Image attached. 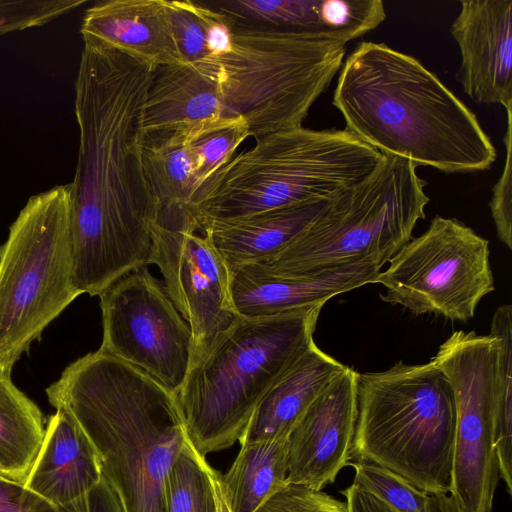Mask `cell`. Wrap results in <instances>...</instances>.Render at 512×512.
<instances>
[{
	"label": "cell",
	"instance_id": "cell-1",
	"mask_svg": "<svg viewBox=\"0 0 512 512\" xmlns=\"http://www.w3.org/2000/svg\"><path fill=\"white\" fill-rule=\"evenodd\" d=\"M154 69L84 43L75 80L79 149L69 183L74 284L100 295L153 264L158 205L143 163V112Z\"/></svg>",
	"mask_w": 512,
	"mask_h": 512
},
{
	"label": "cell",
	"instance_id": "cell-2",
	"mask_svg": "<svg viewBox=\"0 0 512 512\" xmlns=\"http://www.w3.org/2000/svg\"><path fill=\"white\" fill-rule=\"evenodd\" d=\"M332 103L345 129L384 156L445 173L496 160L476 115L419 60L384 43L360 42L344 59Z\"/></svg>",
	"mask_w": 512,
	"mask_h": 512
},
{
	"label": "cell",
	"instance_id": "cell-3",
	"mask_svg": "<svg viewBox=\"0 0 512 512\" xmlns=\"http://www.w3.org/2000/svg\"><path fill=\"white\" fill-rule=\"evenodd\" d=\"M46 394L93 444L124 512H165L167 478L189 440L175 393L97 350L67 366Z\"/></svg>",
	"mask_w": 512,
	"mask_h": 512
},
{
	"label": "cell",
	"instance_id": "cell-4",
	"mask_svg": "<svg viewBox=\"0 0 512 512\" xmlns=\"http://www.w3.org/2000/svg\"><path fill=\"white\" fill-rule=\"evenodd\" d=\"M385 156L347 129L275 132L231 159L195 191L198 230L259 212L331 201L377 170Z\"/></svg>",
	"mask_w": 512,
	"mask_h": 512
},
{
	"label": "cell",
	"instance_id": "cell-5",
	"mask_svg": "<svg viewBox=\"0 0 512 512\" xmlns=\"http://www.w3.org/2000/svg\"><path fill=\"white\" fill-rule=\"evenodd\" d=\"M322 307L237 316L192 354L176 397L188 439L200 455L240 440L266 392L314 342Z\"/></svg>",
	"mask_w": 512,
	"mask_h": 512
},
{
	"label": "cell",
	"instance_id": "cell-6",
	"mask_svg": "<svg viewBox=\"0 0 512 512\" xmlns=\"http://www.w3.org/2000/svg\"><path fill=\"white\" fill-rule=\"evenodd\" d=\"M457 409L431 359L357 375L352 459L384 467L429 495L451 493Z\"/></svg>",
	"mask_w": 512,
	"mask_h": 512
},
{
	"label": "cell",
	"instance_id": "cell-7",
	"mask_svg": "<svg viewBox=\"0 0 512 512\" xmlns=\"http://www.w3.org/2000/svg\"><path fill=\"white\" fill-rule=\"evenodd\" d=\"M416 166L385 156L358 185L331 200L277 254L259 262L280 276H311L361 261L386 264L425 218L429 197Z\"/></svg>",
	"mask_w": 512,
	"mask_h": 512
},
{
	"label": "cell",
	"instance_id": "cell-8",
	"mask_svg": "<svg viewBox=\"0 0 512 512\" xmlns=\"http://www.w3.org/2000/svg\"><path fill=\"white\" fill-rule=\"evenodd\" d=\"M231 49L215 57L222 117H242L250 137L302 126L339 72L346 44L236 22Z\"/></svg>",
	"mask_w": 512,
	"mask_h": 512
},
{
	"label": "cell",
	"instance_id": "cell-9",
	"mask_svg": "<svg viewBox=\"0 0 512 512\" xmlns=\"http://www.w3.org/2000/svg\"><path fill=\"white\" fill-rule=\"evenodd\" d=\"M69 184L31 196L0 247V368L11 372L77 297Z\"/></svg>",
	"mask_w": 512,
	"mask_h": 512
},
{
	"label": "cell",
	"instance_id": "cell-10",
	"mask_svg": "<svg viewBox=\"0 0 512 512\" xmlns=\"http://www.w3.org/2000/svg\"><path fill=\"white\" fill-rule=\"evenodd\" d=\"M388 262L374 282L386 288L381 299L417 316L466 322L494 290L489 241L456 218L435 216Z\"/></svg>",
	"mask_w": 512,
	"mask_h": 512
},
{
	"label": "cell",
	"instance_id": "cell-11",
	"mask_svg": "<svg viewBox=\"0 0 512 512\" xmlns=\"http://www.w3.org/2000/svg\"><path fill=\"white\" fill-rule=\"evenodd\" d=\"M498 340L454 331L432 358L455 398L457 424L451 493L466 512H491L499 482L494 450Z\"/></svg>",
	"mask_w": 512,
	"mask_h": 512
},
{
	"label": "cell",
	"instance_id": "cell-12",
	"mask_svg": "<svg viewBox=\"0 0 512 512\" xmlns=\"http://www.w3.org/2000/svg\"><path fill=\"white\" fill-rule=\"evenodd\" d=\"M103 340L99 350L131 364L177 394L187 375L193 342L187 321L164 283L141 267L100 295Z\"/></svg>",
	"mask_w": 512,
	"mask_h": 512
},
{
	"label": "cell",
	"instance_id": "cell-13",
	"mask_svg": "<svg viewBox=\"0 0 512 512\" xmlns=\"http://www.w3.org/2000/svg\"><path fill=\"white\" fill-rule=\"evenodd\" d=\"M154 241L153 264L190 327L195 353L237 318L230 296V270L206 235L155 226Z\"/></svg>",
	"mask_w": 512,
	"mask_h": 512
},
{
	"label": "cell",
	"instance_id": "cell-14",
	"mask_svg": "<svg viewBox=\"0 0 512 512\" xmlns=\"http://www.w3.org/2000/svg\"><path fill=\"white\" fill-rule=\"evenodd\" d=\"M357 375L346 366L310 403L288 437L289 483L322 490L352 460Z\"/></svg>",
	"mask_w": 512,
	"mask_h": 512
},
{
	"label": "cell",
	"instance_id": "cell-15",
	"mask_svg": "<svg viewBox=\"0 0 512 512\" xmlns=\"http://www.w3.org/2000/svg\"><path fill=\"white\" fill-rule=\"evenodd\" d=\"M461 55L457 78L479 104L512 105V0H466L450 27Z\"/></svg>",
	"mask_w": 512,
	"mask_h": 512
},
{
	"label": "cell",
	"instance_id": "cell-16",
	"mask_svg": "<svg viewBox=\"0 0 512 512\" xmlns=\"http://www.w3.org/2000/svg\"><path fill=\"white\" fill-rule=\"evenodd\" d=\"M383 264L361 261L311 276H280L256 263L230 268V296L237 316L258 318L323 306L332 297L374 284Z\"/></svg>",
	"mask_w": 512,
	"mask_h": 512
},
{
	"label": "cell",
	"instance_id": "cell-17",
	"mask_svg": "<svg viewBox=\"0 0 512 512\" xmlns=\"http://www.w3.org/2000/svg\"><path fill=\"white\" fill-rule=\"evenodd\" d=\"M210 5L234 23H264L344 44L378 27L385 16L378 0H226Z\"/></svg>",
	"mask_w": 512,
	"mask_h": 512
},
{
	"label": "cell",
	"instance_id": "cell-18",
	"mask_svg": "<svg viewBox=\"0 0 512 512\" xmlns=\"http://www.w3.org/2000/svg\"><path fill=\"white\" fill-rule=\"evenodd\" d=\"M84 43L98 44L152 69L182 63L165 0H102L89 7L80 28Z\"/></svg>",
	"mask_w": 512,
	"mask_h": 512
},
{
	"label": "cell",
	"instance_id": "cell-19",
	"mask_svg": "<svg viewBox=\"0 0 512 512\" xmlns=\"http://www.w3.org/2000/svg\"><path fill=\"white\" fill-rule=\"evenodd\" d=\"M101 477L93 444L71 414L56 409L25 486L61 509L84 497Z\"/></svg>",
	"mask_w": 512,
	"mask_h": 512
},
{
	"label": "cell",
	"instance_id": "cell-20",
	"mask_svg": "<svg viewBox=\"0 0 512 512\" xmlns=\"http://www.w3.org/2000/svg\"><path fill=\"white\" fill-rule=\"evenodd\" d=\"M221 115L213 56L154 70L143 112L144 135L186 131Z\"/></svg>",
	"mask_w": 512,
	"mask_h": 512
},
{
	"label": "cell",
	"instance_id": "cell-21",
	"mask_svg": "<svg viewBox=\"0 0 512 512\" xmlns=\"http://www.w3.org/2000/svg\"><path fill=\"white\" fill-rule=\"evenodd\" d=\"M345 367L313 342L266 392L238 442L287 439L310 403Z\"/></svg>",
	"mask_w": 512,
	"mask_h": 512
},
{
	"label": "cell",
	"instance_id": "cell-22",
	"mask_svg": "<svg viewBox=\"0 0 512 512\" xmlns=\"http://www.w3.org/2000/svg\"><path fill=\"white\" fill-rule=\"evenodd\" d=\"M330 201L309 202L252 214L203 229L228 268L267 259L290 243Z\"/></svg>",
	"mask_w": 512,
	"mask_h": 512
},
{
	"label": "cell",
	"instance_id": "cell-23",
	"mask_svg": "<svg viewBox=\"0 0 512 512\" xmlns=\"http://www.w3.org/2000/svg\"><path fill=\"white\" fill-rule=\"evenodd\" d=\"M143 167L158 205L156 227L169 231L196 232L190 213L196 191L195 167L187 130L144 135Z\"/></svg>",
	"mask_w": 512,
	"mask_h": 512
},
{
	"label": "cell",
	"instance_id": "cell-24",
	"mask_svg": "<svg viewBox=\"0 0 512 512\" xmlns=\"http://www.w3.org/2000/svg\"><path fill=\"white\" fill-rule=\"evenodd\" d=\"M288 473V438L240 444L228 471L220 476L230 512H255L284 488Z\"/></svg>",
	"mask_w": 512,
	"mask_h": 512
},
{
	"label": "cell",
	"instance_id": "cell-25",
	"mask_svg": "<svg viewBox=\"0 0 512 512\" xmlns=\"http://www.w3.org/2000/svg\"><path fill=\"white\" fill-rule=\"evenodd\" d=\"M39 407L0 368V474L25 481L45 436Z\"/></svg>",
	"mask_w": 512,
	"mask_h": 512
},
{
	"label": "cell",
	"instance_id": "cell-26",
	"mask_svg": "<svg viewBox=\"0 0 512 512\" xmlns=\"http://www.w3.org/2000/svg\"><path fill=\"white\" fill-rule=\"evenodd\" d=\"M490 334L498 340L496 401L493 422L494 450L500 470L512 466V306H499L491 319Z\"/></svg>",
	"mask_w": 512,
	"mask_h": 512
},
{
	"label": "cell",
	"instance_id": "cell-27",
	"mask_svg": "<svg viewBox=\"0 0 512 512\" xmlns=\"http://www.w3.org/2000/svg\"><path fill=\"white\" fill-rule=\"evenodd\" d=\"M216 473L188 440L167 478L165 512H218Z\"/></svg>",
	"mask_w": 512,
	"mask_h": 512
},
{
	"label": "cell",
	"instance_id": "cell-28",
	"mask_svg": "<svg viewBox=\"0 0 512 512\" xmlns=\"http://www.w3.org/2000/svg\"><path fill=\"white\" fill-rule=\"evenodd\" d=\"M248 137V125L239 116L206 120L188 129L187 141L194 161L196 189L226 165Z\"/></svg>",
	"mask_w": 512,
	"mask_h": 512
},
{
	"label": "cell",
	"instance_id": "cell-29",
	"mask_svg": "<svg viewBox=\"0 0 512 512\" xmlns=\"http://www.w3.org/2000/svg\"><path fill=\"white\" fill-rule=\"evenodd\" d=\"M165 6L182 63H192L208 56V30L220 12L190 0H165Z\"/></svg>",
	"mask_w": 512,
	"mask_h": 512
},
{
	"label": "cell",
	"instance_id": "cell-30",
	"mask_svg": "<svg viewBox=\"0 0 512 512\" xmlns=\"http://www.w3.org/2000/svg\"><path fill=\"white\" fill-rule=\"evenodd\" d=\"M353 484L368 491L395 512H427L430 495L377 464L352 461Z\"/></svg>",
	"mask_w": 512,
	"mask_h": 512
},
{
	"label": "cell",
	"instance_id": "cell-31",
	"mask_svg": "<svg viewBox=\"0 0 512 512\" xmlns=\"http://www.w3.org/2000/svg\"><path fill=\"white\" fill-rule=\"evenodd\" d=\"M87 0H0V35L43 26Z\"/></svg>",
	"mask_w": 512,
	"mask_h": 512
},
{
	"label": "cell",
	"instance_id": "cell-32",
	"mask_svg": "<svg viewBox=\"0 0 512 512\" xmlns=\"http://www.w3.org/2000/svg\"><path fill=\"white\" fill-rule=\"evenodd\" d=\"M255 512H348L346 502L322 490L288 483Z\"/></svg>",
	"mask_w": 512,
	"mask_h": 512
},
{
	"label": "cell",
	"instance_id": "cell-33",
	"mask_svg": "<svg viewBox=\"0 0 512 512\" xmlns=\"http://www.w3.org/2000/svg\"><path fill=\"white\" fill-rule=\"evenodd\" d=\"M511 108L512 105L505 108L507 115V128L504 136V145L506 150L505 163L499 179L492 188V197L489 202L497 236L509 249H512Z\"/></svg>",
	"mask_w": 512,
	"mask_h": 512
},
{
	"label": "cell",
	"instance_id": "cell-34",
	"mask_svg": "<svg viewBox=\"0 0 512 512\" xmlns=\"http://www.w3.org/2000/svg\"><path fill=\"white\" fill-rule=\"evenodd\" d=\"M0 512H59L23 482L0 475Z\"/></svg>",
	"mask_w": 512,
	"mask_h": 512
},
{
	"label": "cell",
	"instance_id": "cell-35",
	"mask_svg": "<svg viewBox=\"0 0 512 512\" xmlns=\"http://www.w3.org/2000/svg\"><path fill=\"white\" fill-rule=\"evenodd\" d=\"M58 510L59 512H124L117 494L103 476L84 497Z\"/></svg>",
	"mask_w": 512,
	"mask_h": 512
},
{
	"label": "cell",
	"instance_id": "cell-36",
	"mask_svg": "<svg viewBox=\"0 0 512 512\" xmlns=\"http://www.w3.org/2000/svg\"><path fill=\"white\" fill-rule=\"evenodd\" d=\"M233 24L234 22L222 13L211 24L207 35L209 55L219 57L230 51L232 43L231 28Z\"/></svg>",
	"mask_w": 512,
	"mask_h": 512
},
{
	"label": "cell",
	"instance_id": "cell-37",
	"mask_svg": "<svg viewBox=\"0 0 512 512\" xmlns=\"http://www.w3.org/2000/svg\"><path fill=\"white\" fill-rule=\"evenodd\" d=\"M346 498L348 512H395L368 491L351 484L341 491Z\"/></svg>",
	"mask_w": 512,
	"mask_h": 512
},
{
	"label": "cell",
	"instance_id": "cell-38",
	"mask_svg": "<svg viewBox=\"0 0 512 512\" xmlns=\"http://www.w3.org/2000/svg\"><path fill=\"white\" fill-rule=\"evenodd\" d=\"M427 512H466L452 494L430 495Z\"/></svg>",
	"mask_w": 512,
	"mask_h": 512
},
{
	"label": "cell",
	"instance_id": "cell-39",
	"mask_svg": "<svg viewBox=\"0 0 512 512\" xmlns=\"http://www.w3.org/2000/svg\"><path fill=\"white\" fill-rule=\"evenodd\" d=\"M221 474L217 472L215 477V487H216V497H217V505H218V512H230L227 501L225 499L221 481H220Z\"/></svg>",
	"mask_w": 512,
	"mask_h": 512
},
{
	"label": "cell",
	"instance_id": "cell-40",
	"mask_svg": "<svg viewBox=\"0 0 512 512\" xmlns=\"http://www.w3.org/2000/svg\"><path fill=\"white\" fill-rule=\"evenodd\" d=\"M1 475V474H0Z\"/></svg>",
	"mask_w": 512,
	"mask_h": 512
}]
</instances>
